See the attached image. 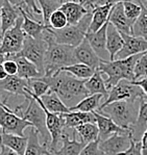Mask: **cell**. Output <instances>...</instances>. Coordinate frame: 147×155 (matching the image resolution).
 <instances>
[{"label":"cell","mask_w":147,"mask_h":155,"mask_svg":"<svg viewBox=\"0 0 147 155\" xmlns=\"http://www.w3.org/2000/svg\"><path fill=\"white\" fill-rule=\"evenodd\" d=\"M42 79L48 83L50 91L56 93L70 109L91 95L85 80L78 79L66 71H58L51 76H43Z\"/></svg>","instance_id":"1"},{"label":"cell","mask_w":147,"mask_h":155,"mask_svg":"<svg viewBox=\"0 0 147 155\" xmlns=\"http://www.w3.org/2000/svg\"><path fill=\"white\" fill-rule=\"evenodd\" d=\"M1 104L13 113L18 114L19 117L32 123L35 129L39 131L41 142L50 148L51 137L48 129H47L46 113L35 97H32V95H29L26 92L25 98L21 103H12L9 105H5L3 103Z\"/></svg>","instance_id":"2"},{"label":"cell","mask_w":147,"mask_h":155,"mask_svg":"<svg viewBox=\"0 0 147 155\" xmlns=\"http://www.w3.org/2000/svg\"><path fill=\"white\" fill-rule=\"evenodd\" d=\"M142 99L145 98L113 102V103L100 108L98 113L108 116L116 124L121 126L124 129L132 131V126L138 120Z\"/></svg>","instance_id":"3"},{"label":"cell","mask_w":147,"mask_h":155,"mask_svg":"<svg viewBox=\"0 0 147 155\" xmlns=\"http://www.w3.org/2000/svg\"><path fill=\"white\" fill-rule=\"evenodd\" d=\"M141 54L129 56L124 59H114V61H101L99 70L106 75L105 83L109 91L115 87L120 80L127 79L135 80V69Z\"/></svg>","instance_id":"4"},{"label":"cell","mask_w":147,"mask_h":155,"mask_svg":"<svg viewBox=\"0 0 147 155\" xmlns=\"http://www.w3.org/2000/svg\"><path fill=\"white\" fill-rule=\"evenodd\" d=\"M75 47L60 44L56 42L48 43V50L45 58V75L51 76L66 66L76 64L74 56Z\"/></svg>","instance_id":"5"},{"label":"cell","mask_w":147,"mask_h":155,"mask_svg":"<svg viewBox=\"0 0 147 155\" xmlns=\"http://www.w3.org/2000/svg\"><path fill=\"white\" fill-rule=\"evenodd\" d=\"M92 21V13H88L77 24L67 25L62 29H53L50 27L52 38L56 43L76 47L85 39Z\"/></svg>","instance_id":"6"},{"label":"cell","mask_w":147,"mask_h":155,"mask_svg":"<svg viewBox=\"0 0 147 155\" xmlns=\"http://www.w3.org/2000/svg\"><path fill=\"white\" fill-rule=\"evenodd\" d=\"M48 50V43L44 39H35L26 35L23 48L18 54L26 57L38 67L43 75H45V58Z\"/></svg>","instance_id":"7"},{"label":"cell","mask_w":147,"mask_h":155,"mask_svg":"<svg viewBox=\"0 0 147 155\" xmlns=\"http://www.w3.org/2000/svg\"><path fill=\"white\" fill-rule=\"evenodd\" d=\"M138 98H145V93L141 87L137 85L134 81L127 79L120 80L115 87L109 91V96L100 108L109 105L116 101H122V100H134Z\"/></svg>","instance_id":"8"},{"label":"cell","mask_w":147,"mask_h":155,"mask_svg":"<svg viewBox=\"0 0 147 155\" xmlns=\"http://www.w3.org/2000/svg\"><path fill=\"white\" fill-rule=\"evenodd\" d=\"M23 16L21 15L17 23L11 29L2 35V42L0 47L1 54H16L22 50L26 33L22 28Z\"/></svg>","instance_id":"9"},{"label":"cell","mask_w":147,"mask_h":155,"mask_svg":"<svg viewBox=\"0 0 147 155\" xmlns=\"http://www.w3.org/2000/svg\"><path fill=\"white\" fill-rule=\"evenodd\" d=\"M0 106H1V110H0V126H1V129L3 132L24 137V135H26V129L34 127V125L30 122L19 117L18 114L9 110L2 104Z\"/></svg>","instance_id":"10"},{"label":"cell","mask_w":147,"mask_h":155,"mask_svg":"<svg viewBox=\"0 0 147 155\" xmlns=\"http://www.w3.org/2000/svg\"><path fill=\"white\" fill-rule=\"evenodd\" d=\"M132 133H116L109 139L100 140L99 148L106 155H120L132 146Z\"/></svg>","instance_id":"11"},{"label":"cell","mask_w":147,"mask_h":155,"mask_svg":"<svg viewBox=\"0 0 147 155\" xmlns=\"http://www.w3.org/2000/svg\"><path fill=\"white\" fill-rule=\"evenodd\" d=\"M77 132L75 129L65 128L62 137V145L58 150L53 151L55 155H79L86 144L77 139Z\"/></svg>","instance_id":"12"},{"label":"cell","mask_w":147,"mask_h":155,"mask_svg":"<svg viewBox=\"0 0 147 155\" xmlns=\"http://www.w3.org/2000/svg\"><path fill=\"white\" fill-rule=\"evenodd\" d=\"M121 33L124 40V45L122 49L116 54L115 59H124L147 51V40L140 37H135L129 33Z\"/></svg>","instance_id":"13"},{"label":"cell","mask_w":147,"mask_h":155,"mask_svg":"<svg viewBox=\"0 0 147 155\" xmlns=\"http://www.w3.org/2000/svg\"><path fill=\"white\" fill-rule=\"evenodd\" d=\"M74 56L77 63L85 64L95 70L99 68V65L101 63L100 57L98 56V54L95 52V50L93 49L87 39H85L74 48Z\"/></svg>","instance_id":"14"},{"label":"cell","mask_w":147,"mask_h":155,"mask_svg":"<svg viewBox=\"0 0 147 155\" xmlns=\"http://www.w3.org/2000/svg\"><path fill=\"white\" fill-rule=\"evenodd\" d=\"M108 25L109 22L103 27H101L98 31L96 32L88 31L86 35V39L89 41L91 46L95 50V52L100 57L101 61H111L110 52H109L108 47H106V41H108L106 30H108Z\"/></svg>","instance_id":"15"},{"label":"cell","mask_w":147,"mask_h":155,"mask_svg":"<svg viewBox=\"0 0 147 155\" xmlns=\"http://www.w3.org/2000/svg\"><path fill=\"white\" fill-rule=\"evenodd\" d=\"M2 59L9 58L16 61V63L18 64V75L25 79H32V78H40L43 77V74L40 72V70L38 69V67L35 65L32 61H30L29 59H27L26 57L20 55V54H1Z\"/></svg>","instance_id":"16"},{"label":"cell","mask_w":147,"mask_h":155,"mask_svg":"<svg viewBox=\"0 0 147 155\" xmlns=\"http://www.w3.org/2000/svg\"><path fill=\"white\" fill-rule=\"evenodd\" d=\"M96 114V124L99 128V140H104L116 133H132L130 130L124 129L121 126L116 124L108 116L95 111Z\"/></svg>","instance_id":"17"},{"label":"cell","mask_w":147,"mask_h":155,"mask_svg":"<svg viewBox=\"0 0 147 155\" xmlns=\"http://www.w3.org/2000/svg\"><path fill=\"white\" fill-rule=\"evenodd\" d=\"M109 22L115 25L119 29L120 32L132 35L134 23L125 15L123 2H118L113 6L110 17H109Z\"/></svg>","instance_id":"18"},{"label":"cell","mask_w":147,"mask_h":155,"mask_svg":"<svg viewBox=\"0 0 147 155\" xmlns=\"http://www.w3.org/2000/svg\"><path fill=\"white\" fill-rule=\"evenodd\" d=\"M22 15L20 8L12 3L9 0H2L1 4V35L6 30L11 29L17 23Z\"/></svg>","instance_id":"19"},{"label":"cell","mask_w":147,"mask_h":155,"mask_svg":"<svg viewBox=\"0 0 147 155\" xmlns=\"http://www.w3.org/2000/svg\"><path fill=\"white\" fill-rule=\"evenodd\" d=\"M29 87V80L20 77L19 75H8L0 81L2 92L16 96H25L26 89Z\"/></svg>","instance_id":"20"},{"label":"cell","mask_w":147,"mask_h":155,"mask_svg":"<svg viewBox=\"0 0 147 155\" xmlns=\"http://www.w3.org/2000/svg\"><path fill=\"white\" fill-rule=\"evenodd\" d=\"M26 135L28 137V145L24 155H55L50 148L41 142L39 131L35 127H30L29 130L26 131Z\"/></svg>","instance_id":"21"},{"label":"cell","mask_w":147,"mask_h":155,"mask_svg":"<svg viewBox=\"0 0 147 155\" xmlns=\"http://www.w3.org/2000/svg\"><path fill=\"white\" fill-rule=\"evenodd\" d=\"M106 38H108L106 47L110 52L111 61H114L116 54L122 49L123 45H124V40H123L122 33L119 31V29L110 22L108 25V30H106Z\"/></svg>","instance_id":"22"},{"label":"cell","mask_w":147,"mask_h":155,"mask_svg":"<svg viewBox=\"0 0 147 155\" xmlns=\"http://www.w3.org/2000/svg\"><path fill=\"white\" fill-rule=\"evenodd\" d=\"M61 9L65 13L67 16L68 22L71 25H75L87 15L90 13L88 9L82 5L79 2H76L74 0H70V1H66L61 6Z\"/></svg>","instance_id":"23"},{"label":"cell","mask_w":147,"mask_h":155,"mask_svg":"<svg viewBox=\"0 0 147 155\" xmlns=\"http://www.w3.org/2000/svg\"><path fill=\"white\" fill-rule=\"evenodd\" d=\"M66 121V128L75 129L79 125L85 123H96V114L93 113H86V111L71 110L69 113L63 114Z\"/></svg>","instance_id":"24"},{"label":"cell","mask_w":147,"mask_h":155,"mask_svg":"<svg viewBox=\"0 0 147 155\" xmlns=\"http://www.w3.org/2000/svg\"><path fill=\"white\" fill-rule=\"evenodd\" d=\"M115 4H106V5L97 6L92 12V21L90 24L89 30L90 32H96L103 27L109 22V17H110L111 11Z\"/></svg>","instance_id":"25"},{"label":"cell","mask_w":147,"mask_h":155,"mask_svg":"<svg viewBox=\"0 0 147 155\" xmlns=\"http://www.w3.org/2000/svg\"><path fill=\"white\" fill-rule=\"evenodd\" d=\"M20 11L21 14L23 16V24L22 28L26 33V35H29L32 38H35V39H43V35L45 29L47 28V25H45L41 21L35 20V19L30 18L27 14L23 11V8L21 6Z\"/></svg>","instance_id":"26"},{"label":"cell","mask_w":147,"mask_h":155,"mask_svg":"<svg viewBox=\"0 0 147 155\" xmlns=\"http://www.w3.org/2000/svg\"><path fill=\"white\" fill-rule=\"evenodd\" d=\"M88 91L90 94H101L104 97V101L106 100L109 96V89L106 87L105 79L103 78V73L99 69H97L95 73L91 76L90 78L85 80Z\"/></svg>","instance_id":"27"},{"label":"cell","mask_w":147,"mask_h":155,"mask_svg":"<svg viewBox=\"0 0 147 155\" xmlns=\"http://www.w3.org/2000/svg\"><path fill=\"white\" fill-rule=\"evenodd\" d=\"M40 100L43 105L48 109L49 111L54 114H66L71 111V109L63 102L56 93L49 91L44 96L40 97Z\"/></svg>","instance_id":"28"},{"label":"cell","mask_w":147,"mask_h":155,"mask_svg":"<svg viewBox=\"0 0 147 155\" xmlns=\"http://www.w3.org/2000/svg\"><path fill=\"white\" fill-rule=\"evenodd\" d=\"M1 145L11 148L14 151L18 152L20 155H24L28 145V137L27 135L21 137V135L12 134V133L1 131Z\"/></svg>","instance_id":"29"},{"label":"cell","mask_w":147,"mask_h":155,"mask_svg":"<svg viewBox=\"0 0 147 155\" xmlns=\"http://www.w3.org/2000/svg\"><path fill=\"white\" fill-rule=\"evenodd\" d=\"M146 130H147V101L146 99H142L138 120H137L136 124L132 128V140H136V142L142 140V137H143Z\"/></svg>","instance_id":"30"},{"label":"cell","mask_w":147,"mask_h":155,"mask_svg":"<svg viewBox=\"0 0 147 155\" xmlns=\"http://www.w3.org/2000/svg\"><path fill=\"white\" fill-rule=\"evenodd\" d=\"M104 102V97L101 94H92L86 97L79 102L76 106L71 108V110L86 111V113H93L98 111Z\"/></svg>","instance_id":"31"},{"label":"cell","mask_w":147,"mask_h":155,"mask_svg":"<svg viewBox=\"0 0 147 155\" xmlns=\"http://www.w3.org/2000/svg\"><path fill=\"white\" fill-rule=\"evenodd\" d=\"M75 130L78 139L86 145L99 140V128L96 123H85L75 128Z\"/></svg>","instance_id":"32"},{"label":"cell","mask_w":147,"mask_h":155,"mask_svg":"<svg viewBox=\"0 0 147 155\" xmlns=\"http://www.w3.org/2000/svg\"><path fill=\"white\" fill-rule=\"evenodd\" d=\"M40 8L42 9V19L45 25L49 26V20L52 14L55 11L61 8L63 3H65L64 0H38Z\"/></svg>","instance_id":"33"},{"label":"cell","mask_w":147,"mask_h":155,"mask_svg":"<svg viewBox=\"0 0 147 155\" xmlns=\"http://www.w3.org/2000/svg\"><path fill=\"white\" fill-rule=\"evenodd\" d=\"M60 71H66V72L70 73L71 75H73L74 77L78 78V79L86 80L88 78L91 77L95 73L96 70L91 68V67L85 65V64L76 63V64H73V65L64 67Z\"/></svg>","instance_id":"34"},{"label":"cell","mask_w":147,"mask_h":155,"mask_svg":"<svg viewBox=\"0 0 147 155\" xmlns=\"http://www.w3.org/2000/svg\"><path fill=\"white\" fill-rule=\"evenodd\" d=\"M132 35L147 40V8L145 6L142 5V13L135 22Z\"/></svg>","instance_id":"35"},{"label":"cell","mask_w":147,"mask_h":155,"mask_svg":"<svg viewBox=\"0 0 147 155\" xmlns=\"http://www.w3.org/2000/svg\"><path fill=\"white\" fill-rule=\"evenodd\" d=\"M123 5H124L125 15L135 24V22L142 13V5L134 0H126L123 2Z\"/></svg>","instance_id":"36"},{"label":"cell","mask_w":147,"mask_h":155,"mask_svg":"<svg viewBox=\"0 0 147 155\" xmlns=\"http://www.w3.org/2000/svg\"><path fill=\"white\" fill-rule=\"evenodd\" d=\"M29 80V90L30 93L34 94L37 97H42L45 94L50 91V87L46 81H44L42 79V77L40 78H32V79H28Z\"/></svg>","instance_id":"37"},{"label":"cell","mask_w":147,"mask_h":155,"mask_svg":"<svg viewBox=\"0 0 147 155\" xmlns=\"http://www.w3.org/2000/svg\"><path fill=\"white\" fill-rule=\"evenodd\" d=\"M67 25H69L67 16L65 15V13L61 8L55 11L51 15L50 20H49V26L53 29H62Z\"/></svg>","instance_id":"38"},{"label":"cell","mask_w":147,"mask_h":155,"mask_svg":"<svg viewBox=\"0 0 147 155\" xmlns=\"http://www.w3.org/2000/svg\"><path fill=\"white\" fill-rule=\"evenodd\" d=\"M147 77V51L142 53L138 59L135 69V80H139Z\"/></svg>","instance_id":"39"},{"label":"cell","mask_w":147,"mask_h":155,"mask_svg":"<svg viewBox=\"0 0 147 155\" xmlns=\"http://www.w3.org/2000/svg\"><path fill=\"white\" fill-rule=\"evenodd\" d=\"M99 144H100V140L92 142L90 144H87L79 155H101L103 153L99 148Z\"/></svg>","instance_id":"40"},{"label":"cell","mask_w":147,"mask_h":155,"mask_svg":"<svg viewBox=\"0 0 147 155\" xmlns=\"http://www.w3.org/2000/svg\"><path fill=\"white\" fill-rule=\"evenodd\" d=\"M1 66L3 67L4 70L6 71V73L8 75H18V71H19L18 64L14 59H9V58L2 59Z\"/></svg>","instance_id":"41"},{"label":"cell","mask_w":147,"mask_h":155,"mask_svg":"<svg viewBox=\"0 0 147 155\" xmlns=\"http://www.w3.org/2000/svg\"><path fill=\"white\" fill-rule=\"evenodd\" d=\"M120 155H143V151H142V142H136V140H132V146L127 151L123 152Z\"/></svg>","instance_id":"42"},{"label":"cell","mask_w":147,"mask_h":155,"mask_svg":"<svg viewBox=\"0 0 147 155\" xmlns=\"http://www.w3.org/2000/svg\"><path fill=\"white\" fill-rule=\"evenodd\" d=\"M126 0H92V3H93L94 8L97 6L101 5H106V4H116L118 2H124Z\"/></svg>","instance_id":"43"},{"label":"cell","mask_w":147,"mask_h":155,"mask_svg":"<svg viewBox=\"0 0 147 155\" xmlns=\"http://www.w3.org/2000/svg\"><path fill=\"white\" fill-rule=\"evenodd\" d=\"M134 82L136 83L137 85H139V87H142V90H143L144 93H145L146 101H147V77L142 78V79H139V80H134Z\"/></svg>","instance_id":"44"},{"label":"cell","mask_w":147,"mask_h":155,"mask_svg":"<svg viewBox=\"0 0 147 155\" xmlns=\"http://www.w3.org/2000/svg\"><path fill=\"white\" fill-rule=\"evenodd\" d=\"M0 155H20L18 152L14 151L11 148L4 146V145H1V151H0Z\"/></svg>","instance_id":"45"},{"label":"cell","mask_w":147,"mask_h":155,"mask_svg":"<svg viewBox=\"0 0 147 155\" xmlns=\"http://www.w3.org/2000/svg\"><path fill=\"white\" fill-rule=\"evenodd\" d=\"M74 1L82 3V5H84L85 8H86L88 11L90 12V13H92V12H93L94 6H93V3H92V0H74Z\"/></svg>","instance_id":"46"},{"label":"cell","mask_w":147,"mask_h":155,"mask_svg":"<svg viewBox=\"0 0 147 155\" xmlns=\"http://www.w3.org/2000/svg\"><path fill=\"white\" fill-rule=\"evenodd\" d=\"M142 151H143V155H147V130L144 133L143 137H142Z\"/></svg>","instance_id":"47"},{"label":"cell","mask_w":147,"mask_h":155,"mask_svg":"<svg viewBox=\"0 0 147 155\" xmlns=\"http://www.w3.org/2000/svg\"><path fill=\"white\" fill-rule=\"evenodd\" d=\"M8 76V74L6 73V71L4 70V68L0 65V80H3L4 78H6Z\"/></svg>","instance_id":"48"},{"label":"cell","mask_w":147,"mask_h":155,"mask_svg":"<svg viewBox=\"0 0 147 155\" xmlns=\"http://www.w3.org/2000/svg\"><path fill=\"white\" fill-rule=\"evenodd\" d=\"M9 1L12 2L13 4H15V5H18V6H20L21 4H22V2H23V0H9Z\"/></svg>","instance_id":"49"},{"label":"cell","mask_w":147,"mask_h":155,"mask_svg":"<svg viewBox=\"0 0 147 155\" xmlns=\"http://www.w3.org/2000/svg\"><path fill=\"white\" fill-rule=\"evenodd\" d=\"M134 1H137L138 3L142 4V5L145 6V8H147V0H134Z\"/></svg>","instance_id":"50"},{"label":"cell","mask_w":147,"mask_h":155,"mask_svg":"<svg viewBox=\"0 0 147 155\" xmlns=\"http://www.w3.org/2000/svg\"><path fill=\"white\" fill-rule=\"evenodd\" d=\"M64 1H65V2H66V1H70V0H64Z\"/></svg>","instance_id":"51"},{"label":"cell","mask_w":147,"mask_h":155,"mask_svg":"<svg viewBox=\"0 0 147 155\" xmlns=\"http://www.w3.org/2000/svg\"><path fill=\"white\" fill-rule=\"evenodd\" d=\"M101 155H106V154H104V153H102V154H101Z\"/></svg>","instance_id":"52"}]
</instances>
